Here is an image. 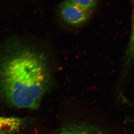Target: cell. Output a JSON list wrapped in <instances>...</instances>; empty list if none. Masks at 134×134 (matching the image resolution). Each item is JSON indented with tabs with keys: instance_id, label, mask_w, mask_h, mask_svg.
<instances>
[{
	"instance_id": "6da1fadb",
	"label": "cell",
	"mask_w": 134,
	"mask_h": 134,
	"mask_svg": "<svg viewBox=\"0 0 134 134\" xmlns=\"http://www.w3.org/2000/svg\"><path fill=\"white\" fill-rule=\"evenodd\" d=\"M51 78L45 55L30 46L24 47L0 66V96L14 107L36 110Z\"/></svg>"
},
{
	"instance_id": "7a4b0ae2",
	"label": "cell",
	"mask_w": 134,
	"mask_h": 134,
	"mask_svg": "<svg viewBox=\"0 0 134 134\" xmlns=\"http://www.w3.org/2000/svg\"><path fill=\"white\" fill-rule=\"evenodd\" d=\"M60 15L66 23L73 26H79L90 18V14L84 11L72 0L64 2L60 5Z\"/></svg>"
},
{
	"instance_id": "3957f363",
	"label": "cell",
	"mask_w": 134,
	"mask_h": 134,
	"mask_svg": "<svg viewBox=\"0 0 134 134\" xmlns=\"http://www.w3.org/2000/svg\"><path fill=\"white\" fill-rule=\"evenodd\" d=\"M25 123V120L22 118L0 116V134H14L20 130Z\"/></svg>"
},
{
	"instance_id": "277c9868",
	"label": "cell",
	"mask_w": 134,
	"mask_h": 134,
	"mask_svg": "<svg viewBox=\"0 0 134 134\" xmlns=\"http://www.w3.org/2000/svg\"><path fill=\"white\" fill-rule=\"evenodd\" d=\"M134 64V1L132 2V25L131 36L129 43L124 64V72L126 73Z\"/></svg>"
},
{
	"instance_id": "5b68a950",
	"label": "cell",
	"mask_w": 134,
	"mask_h": 134,
	"mask_svg": "<svg viewBox=\"0 0 134 134\" xmlns=\"http://www.w3.org/2000/svg\"><path fill=\"white\" fill-rule=\"evenodd\" d=\"M57 134H105L100 130L90 125H70L63 129Z\"/></svg>"
},
{
	"instance_id": "8992f818",
	"label": "cell",
	"mask_w": 134,
	"mask_h": 134,
	"mask_svg": "<svg viewBox=\"0 0 134 134\" xmlns=\"http://www.w3.org/2000/svg\"><path fill=\"white\" fill-rule=\"evenodd\" d=\"M72 1L81 9L90 14L95 9L98 3L97 1L95 0H72Z\"/></svg>"
}]
</instances>
